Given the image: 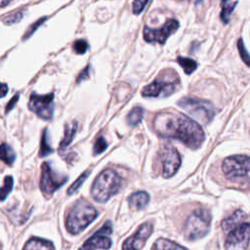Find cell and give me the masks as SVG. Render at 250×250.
<instances>
[{"instance_id":"obj_1","label":"cell","mask_w":250,"mask_h":250,"mask_svg":"<svg viewBox=\"0 0 250 250\" xmlns=\"http://www.w3.org/2000/svg\"><path fill=\"white\" fill-rule=\"evenodd\" d=\"M153 125L159 136L177 139L192 149L198 148L205 139L201 126L182 113H158L153 120Z\"/></svg>"},{"instance_id":"obj_10","label":"cell","mask_w":250,"mask_h":250,"mask_svg":"<svg viewBox=\"0 0 250 250\" xmlns=\"http://www.w3.org/2000/svg\"><path fill=\"white\" fill-rule=\"evenodd\" d=\"M250 242V223H243L229 231L226 242V250H246Z\"/></svg>"},{"instance_id":"obj_34","label":"cell","mask_w":250,"mask_h":250,"mask_svg":"<svg viewBox=\"0 0 250 250\" xmlns=\"http://www.w3.org/2000/svg\"><path fill=\"white\" fill-rule=\"evenodd\" d=\"M46 18H43V19H41V20H39V21H37L35 23H34V25L31 27H29L28 28V30H27V32H26V34H25V36H24V38H27L30 34H32L33 32H34V30H35V28H36V26H38V25H40L41 24V21H43L44 20H45Z\"/></svg>"},{"instance_id":"obj_5","label":"cell","mask_w":250,"mask_h":250,"mask_svg":"<svg viewBox=\"0 0 250 250\" xmlns=\"http://www.w3.org/2000/svg\"><path fill=\"white\" fill-rule=\"evenodd\" d=\"M178 84L179 79L174 71H164L143 89L142 95L149 98L168 97L177 90Z\"/></svg>"},{"instance_id":"obj_27","label":"cell","mask_w":250,"mask_h":250,"mask_svg":"<svg viewBox=\"0 0 250 250\" xmlns=\"http://www.w3.org/2000/svg\"><path fill=\"white\" fill-rule=\"evenodd\" d=\"M107 147V143L106 141L104 140V137H99L96 142H95V145H94V154H100L102 153L103 151L105 150V148Z\"/></svg>"},{"instance_id":"obj_15","label":"cell","mask_w":250,"mask_h":250,"mask_svg":"<svg viewBox=\"0 0 250 250\" xmlns=\"http://www.w3.org/2000/svg\"><path fill=\"white\" fill-rule=\"evenodd\" d=\"M77 127H78V124L75 120H71L64 125V134H63V137H62V139L60 143V146H59L60 151L64 150L71 144L73 138L75 137Z\"/></svg>"},{"instance_id":"obj_14","label":"cell","mask_w":250,"mask_h":250,"mask_svg":"<svg viewBox=\"0 0 250 250\" xmlns=\"http://www.w3.org/2000/svg\"><path fill=\"white\" fill-rule=\"evenodd\" d=\"M152 231L151 223L143 224L133 236L129 237L123 244L122 250H141Z\"/></svg>"},{"instance_id":"obj_26","label":"cell","mask_w":250,"mask_h":250,"mask_svg":"<svg viewBox=\"0 0 250 250\" xmlns=\"http://www.w3.org/2000/svg\"><path fill=\"white\" fill-rule=\"evenodd\" d=\"M13 178L11 176H6L4 179V183L1 188V200H5L7 195L13 188Z\"/></svg>"},{"instance_id":"obj_21","label":"cell","mask_w":250,"mask_h":250,"mask_svg":"<svg viewBox=\"0 0 250 250\" xmlns=\"http://www.w3.org/2000/svg\"><path fill=\"white\" fill-rule=\"evenodd\" d=\"M0 151H1V160L7 165H12L16 159V154L12 149V147L7 144L2 143Z\"/></svg>"},{"instance_id":"obj_36","label":"cell","mask_w":250,"mask_h":250,"mask_svg":"<svg viewBox=\"0 0 250 250\" xmlns=\"http://www.w3.org/2000/svg\"><path fill=\"white\" fill-rule=\"evenodd\" d=\"M9 3H10V1H2V2H1V7L3 8L6 4H9Z\"/></svg>"},{"instance_id":"obj_17","label":"cell","mask_w":250,"mask_h":250,"mask_svg":"<svg viewBox=\"0 0 250 250\" xmlns=\"http://www.w3.org/2000/svg\"><path fill=\"white\" fill-rule=\"evenodd\" d=\"M245 217L246 214L242 210H236L232 215H230L229 218L225 219L222 222V229L225 231H230L239 225H241Z\"/></svg>"},{"instance_id":"obj_7","label":"cell","mask_w":250,"mask_h":250,"mask_svg":"<svg viewBox=\"0 0 250 250\" xmlns=\"http://www.w3.org/2000/svg\"><path fill=\"white\" fill-rule=\"evenodd\" d=\"M178 104L190 116L203 124L211 122L215 115V108L208 101L191 97H184L178 102Z\"/></svg>"},{"instance_id":"obj_33","label":"cell","mask_w":250,"mask_h":250,"mask_svg":"<svg viewBox=\"0 0 250 250\" xmlns=\"http://www.w3.org/2000/svg\"><path fill=\"white\" fill-rule=\"evenodd\" d=\"M18 100H19V95L14 96V97L10 100V102H9L8 104L6 105V112H8V111H10L11 109H13V107H14V105L17 104Z\"/></svg>"},{"instance_id":"obj_3","label":"cell","mask_w":250,"mask_h":250,"mask_svg":"<svg viewBox=\"0 0 250 250\" xmlns=\"http://www.w3.org/2000/svg\"><path fill=\"white\" fill-rule=\"evenodd\" d=\"M98 216V212L89 202L80 199L71 207L66 220L65 226L67 230L72 234L81 232L89 226Z\"/></svg>"},{"instance_id":"obj_29","label":"cell","mask_w":250,"mask_h":250,"mask_svg":"<svg viewBox=\"0 0 250 250\" xmlns=\"http://www.w3.org/2000/svg\"><path fill=\"white\" fill-rule=\"evenodd\" d=\"M73 50L75 53L79 54V55H82L84 54L87 49H88V44L85 40L83 39H79V40H76L74 43H73Z\"/></svg>"},{"instance_id":"obj_11","label":"cell","mask_w":250,"mask_h":250,"mask_svg":"<svg viewBox=\"0 0 250 250\" xmlns=\"http://www.w3.org/2000/svg\"><path fill=\"white\" fill-rule=\"evenodd\" d=\"M160 159L162 164V176L164 178L172 177L180 168L181 156L178 150L170 146L165 145L160 151Z\"/></svg>"},{"instance_id":"obj_35","label":"cell","mask_w":250,"mask_h":250,"mask_svg":"<svg viewBox=\"0 0 250 250\" xmlns=\"http://www.w3.org/2000/svg\"><path fill=\"white\" fill-rule=\"evenodd\" d=\"M0 91H1V97H5V95L7 94V91H8V86L5 83H2Z\"/></svg>"},{"instance_id":"obj_8","label":"cell","mask_w":250,"mask_h":250,"mask_svg":"<svg viewBox=\"0 0 250 250\" xmlns=\"http://www.w3.org/2000/svg\"><path fill=\"white\" fill-rule=\"evenodd\" d=\"M67 181V176L60 175L53 171L49 163L44 162L41 166L40 189L45 196L52 195Z\"/></svg>"},{"instance_id":"obj_6","label":"cell","mask_w":250,"mask_h":250,"mask_svg":"<svg viewBox=\"0 0 250 250\" xmlns=\"http://www.w3.org/2000/svg\"><path fill=\"white\" fill-rule=\"evenodd\" d=\"M210 224V213L203 208L196 209L187 219L184 226V234L189 240L201 238L208 232Z\"/></svg>"},{"instance_id":"obj_23","label":"cell","mask_w":250,"mask_h":250,"mask_svg":"<svg viewBox=\"0 0 250 250\" xmlns=\"http://www.w3.org/2000/svg\"><path fill=\"white\" fill-rule=\"evenodd\" d=\"M177 62L178 63L183 67L184 71L187 74H190L192 73L196 67H197V63L194 60L190 59V58H185V57H178L177 58Z\"/></svg>"},{"instance_id":"obj_25","label":"cell","mask_w":250,"mask_h":250,"mask_svg":"<svg viewBox=\"0 0 250 250\" xmlns=\"http://www.w3.org/2000/svg\"><path fill=\"white\" fill-rule=\"evenodd\" d=\"M90 173H91V169L84 171V172L76 179V181L68 188L67 193H68V194H71V193H73L75 190H77V189L81 187V185L84 183V181L88 178V176L90 175Z\"/></svg>"},{"instance_id":"obj_2","label":"cell","mask_w":250,"mask_h":250,"mask_svg":"<svg viewBox=\"0 0 250 250\" xmlns=\"http://www.w3.org/2000/svg\"><path fill=\"white\" fill-rule=\"evenodd\" d=\"M121 185L122 180L120 176L111 169H105L96 177L92 185L91 195L98 202H106L118 192Z\"/></svg>"},{"instance_id":"obj_18","label":"cell","mask_w":250,"mask_h":250,"mask_svg":"<svg viewBox=\"0 0 250 250\" xmlns=\"http://www.w3.org/2000/svg\"><path fill=\"white\" fill-rule=\"evenodd\" d=\"M22 250H54V246L51 241L33 237L25 243Z\"/></svg>"},{"instance_id":"obj_20","label":"cell","mask_w":250,"mask_h":250,"mask_svg":"<svg viewBox=\"0 0 250 250\" xmlns=\"http://www.w3.org/2000/svg\"><path fill=\"white\" fill-rule=\"evenodd\" d=\"M144 117V108L141 106L134 107L127 115V123L130 126L138 125Z\"/></svg>"},{"instance_id":"obj_13","label":"cell","mask_w":250,"mask_h":250,"mask_svg":"<svg viewBox=\"0 0 250 250\" xmlns=\"http://www.w3.org/2000/svg\"><path fill=\"white\" fill-rule=\"evenodd\" d=\"M111 223L106 222L102 229L95 232L89 239H87L80 250H96V249H108L111 246Z\"/></svg>"},{"instance_id":"obj_4","label":"cell","mask_w":250,"mask_h":250,"mask_svg":"<svg viewBox=\"0 0 250 250\" xmlns=\"http://www.w3.org/2000/svg\"><path fill=\"white\" fill-rule=\"evenodd\" d=\"M222 170L228 180L242 186H250V156L227 157L223 161Z\"/></svg>"},{"instance_id":"obj_22","label":"cell","mask_w":250,"mask_h":250,"mask_svg":"<svg viewBox=\"0 0 250 250\" xmlns=\"http://www.w3.org/2000/svg\"><path fill=\"white\" fill-rule=\"evenodd\" d=\"M237 4V1H223L221 2V7H222V11H221V19L224 22H229L230 15L235 7V5Z\"/></svg>"},{"instance_id":"obj_12","label":"cell","mask_w":250,"mask_h":250,"mask_svg":"<svg viewBox=\"0 0 250 250\" xmlns=\"http://www.w3.org/2000/svg\"><path fill=\"white\" fill-rule=\"evenodd\" d=\"M179 27V22L175 19L168 20L159 28H150L146 26L144 28V39L146 42H157L164 44L167 38L174 33Z\"/></svg>"},{"instance_id":"obj_19","label":"cell","mask_w":250,"mask_h":250,"mask_svg":"<svg viewBox=\"0 0 250 250\" xmlns=\"http://www.w3.org/2000/svg\"><path fill=\"white\" fill-rule=\"evenodd\" d=\"M152 250H188V249L172 240H169L166 238H159L153 243Z\"/></svg>"},{"instance_id":"obj_24","label":"cell","mask_w":250,"mask_h":250,"mask_svg":"<svg viewBox=\"0 0 250 250\" xmlns=\"http://www.w3.org/2000/svg\"><path fill=\"white\" fill-rule=\"evenodd\" d=\"M53 151V148L51 147L48 140V131L45 129L41 138V145H40V149H39V156L44 157L48 154H50Z\"/></svg>"},{"instance_id":"obj_31","label":"cell","mask_w":250,"mask_h":250,"mask_svg":"<svg viewBox=\"0 0 250 250\" xmlns=\"http://www.w3.org/2000/svg\"><path fill=\"white\" fill-rule=\"evenodd\" d=\"M147 3H148L147 1H134V2H133V13H134L135 15L140 14V13L144 10L145 6H146Z\"/></svg>"},{"instance_id":"obj_30","label":"cell","mask_w":250,"mask_h":250,"mask_svg":"<svg viewBox=\"0 0 250 250\" xmlns=\"http://www.w3.org/2000/svg\"><path fill=\"white\" fill-rule=\"evenodd\" d=\"M22 15H23L22 12H17V13H15V14H13V15L8 16L7 18H5V19L3 20V22H4L5 24H13V23H16V22H18V21H20L21 20Z\"/></svg>"},{"instance_id":"obj_32","label":"cell","mask_w":250,"mask_h":250,"mask_svg":"<svg viewBox=\"0 0 250 250\" xmlns=\"http://www.w3.org/2000/svg\"><path fill=\"white\" fill-rule=\"evenodd\" d=\"M89 69H90V65H87V66L79 73V75L77 76V80H76L77 83H80L82 80H84V79H86V78L89 77V71H90Z\"/></svg>"},{"instance_id":"obj_9","label":"cell","mask_w":250,"mask_h":250,"mask_svg":"<svg viewBox=\"0 0 250 250\" xmlns=\"http://www.w3.org/2000/svg\"><path fill=\"white\" fill-rule=\"evenodd\" d=\"M28 107L40 118L45 120L51 119L54 114V94H31L28 102Z\"/></svg>"},{"instance_id":"obj_16","label":"cell","mask_w":250,"mask_h":250,"mask_svg":"<svg viewBox=\"0 0 250 250\" xmlns=\"http://www.w3.org/2000/svg\"><path fill=\"white\" fill-rule=\"evenodd\" d=\"M148 200H149V195L146 191L140 190L132 193L129 196L128 203L133 210H141L147 205Z\"/></svg>"},{"instance_id":"obj_28","label":"cell","mask_w":250,"mask_h":250,"mask_svg":"<svg viewBox=\"0 0 250 250\" xmlns=\"http://www.w3.org/2000/svg\"><path fill=\"white\" fill-rule=\"evenodd\" d=\"M237 49H238V52H239V54H240V57H241L242 61H243L248 66H250V56H249L247 50L244 48L242 39H239V40H238V42H237Z\"/></svg>"}]
</instances>
